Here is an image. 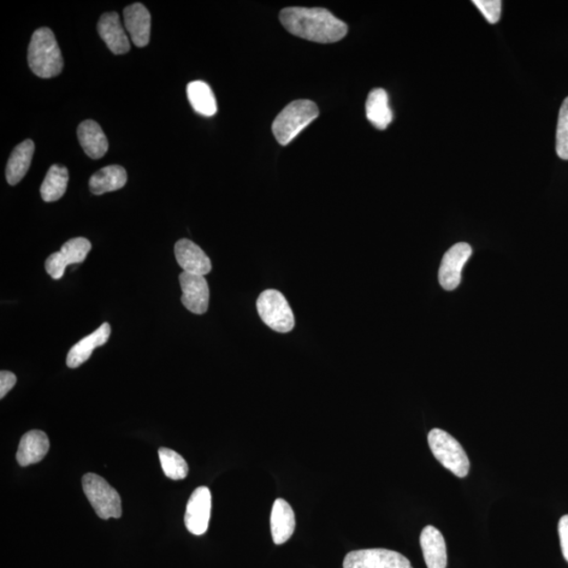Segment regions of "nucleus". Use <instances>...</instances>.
<instances>
[{
    "label": "nucleus",
    "mask_w": 568,
    "mask_h": 568,
    "mask_svg": "<svg viewBox=\"0 0 568 568\" xmlns=\"http://www.w3.org/2000/svg\"><path fill=\"white\" fill-rule=\"evenodd\" d=\"M280 19L289 33L315 43H337L347 34V23L327 9L287 8L280 12Z\"/></svg>",
    "instance_id": "obj_1"
},
{
    "label": "nucleus",
    "mask_w": 568,
    "mask_h": 568,
    "mask_svg": "<svg viewBox=\"0 0 568 568\" xmlns=\"http://www.w3.org/2000/svg\"><path fill=\"white\" fill-rule=\"evenodd\" d=\"M28 62L32 72L40 79H52L62 73V51L49 28H40L34 32L29 45Z\"/></svg>",
    "instance_id": "obj_2"
},
{
    "label": "nucleus",
    "mask_w": 568,
    "mask_h": 568,
    "mask_svg": "<svg viewBox=\"0 0 568 568\" xmlns=\"http://www.w3.org/2000/svg\"><path fill=\"white\" fill-rule=\"evenodd\" d=\"M318 116L319 109L315 103L307 99L296 100L278 114L271 126V131L281 146H288Z\"/></svg>",
    "instance_id": "obj_3"
},
{
    "label": "nucleus",
    "mask_w": 568,
    "mask_h": 568,
    "mask_svg": "<svg viewBox=\"0 0 568 568\" xmlns=\"http://www.w3.org/2000/svg\"><path fill=\"white\" fill-rule=\"evenodd\" d=\"M82 489L99 518L108 520L121 517V496L105 479L96 473L88 472L82 477Z\"/></svg>",
    "instance_id": "obj_4"
},
{
    "label": "nucleus",
    "mask_w": 568,
    "mask_h": 568,
    "mask_svg": "<svg viewBox=\"0 0 568 568\" xmlns=\"http://www.w3.org/2000/svg\"><path fill=\"white\" fill-rule=\"evenodd\" d=\"M429 445L435 458L459 478L470 472V460L460 443L446 430L434 429L429 434Z\"/></svg>",
    "instance_id": "obj_5"
},
{
    "label": "nucleus",
    "mask_w": 568,
    "mask_h": 568,
    "mask_svg": "<svg viewBox=\"0 0 568 568\" xmlns=\"http://www.w3.org/2000/svg\"><path fill=\"white\" fill-rule=\"evenodd\" d=\"M257 311L263 322L278 333H288L295 327L291 306L277 289H266L260 294L257 299Z\"/></svg>",
    "instance_id": "obj_6"
},
{
    "label": "nucleus",
    "mask_w": 568,
    "mask_h": 568,
    "mask_svg": "<svg viewBox=\"0 0 568 568\" xmlns=\"http://www.w3.org/2000/svg\"><path fill=\"white\" fill-rule=\"evenodd\" d=\"M343 568H413L410 560L394 550L371 548L354 550L346 555Z\"/></svg>",
    "instance_id": "obj_7"
},
{
    "label": "nucleus",
    "mask_w": 568,
    "mask_h": 568,
    "mask_svg": "<svg viewBox=\"0 0 568 568\" xmlns=\"http://www.w3.org/2000/svg\"><path fill=\"white\" fill-rule=\"evenodd\" d=\"M92 248L91 242L82 237L70 239L61 251L52 254L46 258V271L53 280H59L70 264L84 263Z\"/></svg>",
    "instance_id": "obj_8"
},
{
    "label": "nucleus",
    "mask_w": 568,
    "mask_h": 568,
    "mask_svg": "<svg viewBox=\"0 0 568 568\" xmlns=\"http://www.w3.org/2000/svg\"><path fill=\"white\" fill-rule=\"evenodd\" d=\"M211 507L212 495L210 489L205 487L195 489L191 497H189L185 514V523L191 534L201 536L208 530Z\"/></svg>",
    "instance_id": "obj_9"
},
{
    "label": "nucleus",
    "mask_w": 568,
    "mask_h": 568,
    "mask_svg": "<svg viewBox=\"0 0 568 568\" xmlns=\"http://www.w3.org/2000/svg\"><path fill=\"white\" fill-rule=\"evenodd\" d=\"M472 247L465 242L455 245L443 256L439 270V282L447 291H454L459 287L461 274L467 260L472 256Z\"/></svg>",
    "instance_id": "obj_10"
},
{
    "label": "nucleus",
    "mask_w": 568,
    "mask_h": 568,
    "mask_svg": "<svg viewBox=\"0 0 568 568\" xmlns=\"http://www.w3.org/2000/svg\"><path fill=\"white\" fill-rule=\"evenodd\" d=\"M180 282L182 291L181 303L186 309L197 315H203L208 311L210 289L205 276L182 271Z\"/></svg>",
    "instance_id": "obj_11"
},
{
    "label": "nucleus",
    "mask_w": 568,
    "mask_h": 568,
    "mask_svg": "<svg viewBox=\"0 0 568 568\" xmlns=\"http://www.w3.org/2000/svg\"><path fill=\"white\" fill-rule=\"evenodd\" d=\"M175 257L186 273L205 276L212 271L210 258L191 240L180 239L176 242Z\"/></svg>",
    "instance_id": "obj_12"
},
{
    "label": "nucleus",
    "mask_w": 568,
    "mask_h": 568,
    "mask_svg": "<svg viewBox=\"0 0 568 568\" xmlns=\"http://www.w3.org/2000/svg\"><path fill=\"white\" fill-rule=\"evenodd\" d=\"M124 26L136 46L150 43L151 14L142 4H133L123 11Z\"/></svg>",
    "instance_id": "obj_13"
},
{
    "label": "nucleus",
    "mask_w": 568,
    "mask_h": 568,
    "mask_svg": "<svg viewBox=\"0 0 568 568\" xmlns=\"http://www.w3.org/2000/svg\"><path fill=\"white\" fill-rule=\"evenodd\" d=\"M100 38L116 55L126 54L129 51V40L121 25V17L116 12L104 13L97 25Z\"/></svg>",
    "instance_id": "obj_14"
},
{
    "label": "nucleus",
    "mask_w": 568,
    "mask_h": 568,
    "mask_svg": "<svg viewBox=\"0 0 568 568\" xmlns=\"http://www.w3.org/2000/svg\"><path fill=\"white\" fill-rule=\"evenodd\" d=\"M110 336L111 325L105 322L100 325V328L93 331L92 334L77 342L76 345L71 348L67 356V365L69 368H79L81 364H84L86 361L91 357L95 348L103 347L108 342Z\"/></svg>",
    "instance_id": "obj_15"
},
{
    "label": "nucleus",
    "mask_w": 568,
    "mask_h": 568,
    "mask_svg": "<svg viewBox=\"0 0 568 568\" xmlns=\"http://www.w3.org/2000/svg\"><path fill=\"white\" fill-rule=\"evenodd\" d=\"M423 557L428 568H447V544L441 531L434 526H425L420 536Z\"/></svg>",
    "instance_id": "obj_16"
},
{
    "label": "nucleus",
    "mask_w": 568,
    "mask_h": 568,
    "mask_svg": "<svg viewBox=\"0 0 568 568\" xmlns=\"http://www.w3.org/2000/svg\"><path fill=\"white\" fill-rule=\"evenodd\" d=\"M49 448V438L43 430H29L21 437L19 451L16 454L17 463L21 466L38 464L46 457Z\"/></svg>",
    "instance_id": "obj_17"
},
{
    "label": "nucleus",
    "mask_w": 568,
    "mask_h": 568,
    "mask_svg": "<svg viewBox=\"0 0 568 568\" xmlns=\"http://www.w3.org/2000/svg\"><path fill=\"white\" fill-rule=\"evenodd\" d=\"M295 514L291 505L281 498L274 502L271 514V531L277 546L286 543L294 534Z\"/></svg>",
    "instance_id": "obj_18"
},
{
    "label": "nucleus",
    "mask_w": 568,
    "mask_h": 568,
    "mask_svg": "<svg viewBox=\"0 0 568 568\" xmlns=\"http://www.w3.org/2000/svg\"><path fill=\"white\" fill-rule=\"evenodd\" d=\"M79 144L88 157L99 159L108 152L109 144L102 127L96 121H85L77 129Z\"/></svg>",
    "instance_id": "obj_19"
},
{
    "label": "nucleus",
    "mask_w": 568,
    "mask_h": 568,
    "mask_svg": "<svg viewBox=\"0 0 568 568\" xmlns=\"http://www.w3.org/2000/svg\"><path fill=\"white\" fill-rule=\"evenodd\" d=\"M35 145L31 139L22 141L12 152L5 169V177L9 185L15 186L26 176L31 165Z\"/></svg>",
    "instance_id": "obj_20"
},
{
    "label": "nucleus",
    "mask_w": 568,
    "mask_h": 568,
    "mask_svg": "<svg viewBox=\"0 0 568 568\" xmlns=\"http://www.w3.org/2000/svg\"><path fill=\"white\" fill-rule=\"evenodd\" d=\"M127 180V171L121 165L112 164L94 173L88 181V187L93 194L103 195L122 188Z\"/></svg>",
    "instance_id": "obj_21"
},
{
    "label": "nucleus",
    "mask_w": 568,
    "mask_h": 568,
    "mask_svg": "<svg viewBox=\"0 0 568 568\" xmlns=\"http://www.w3.org/2000/svg\"><path fill=\"white\" fill-rule=\"evenodd\" d=\"M366 117L378 129H386L393 121V112L389 108L388 93L378 88L369 94L365 104Z\"/></svg>",
    "instance_id": "obj_22"
},
{
    "label": "nucleus",
    "mask_w": 568,
    "mask_h": 568,
    "mask_svg": "<svg viewBox=\"0 0 568 568\" xmlns=\"http://www.w3.org/2000/svg\"><path fill=\"white\" fill-rule=\"evenodd\" d=\"M187 94L192 108L200 115L211 117L217 113V103L211 87L205 81L189 82Z\"/></svg>",
    "instance_id": "obj_23"
},
{
    "label": "nucleus",
    "mask_w": 568,
    "mask_h": 568,
    "mask_svg": "<svg viewBox=\"0 0 568 568\" xmlns=\"http://www.w3.org/2000/svg\"><path fill=\"white\" fill-rule=\"evenodd\" d=\"M69 171L61 164H53L47 171L46 179L41 185V197L46 203H54L61 199L67 191Z\"/></svg>",
    "instance_id": "obj_24"
},
{
    "label": "nucleus",
    "mask_w": 568,
    "mask_h": 568,
    "mask_svg": "<svg viewBox=\"0 0 568 568\" xmlns=\"http://www.w3.org/2000/svg\"><path fill=\"white\" fill-rule=\"evenodd\" d=\"M159 460L163 466L164 475L171 480H182L188 476V466L187 461L173 449L162 447L158 451Z\"/></svg>",
    "instance_id": "obj_25"
},
{
    "label": "nucleus",
    "mask_w": 568,
    "mask_h": 568,
    "mask_svg": "<svg viewBox=\"0 0 568 568\" xmlns=\"http://www.w3.org/2000/svg\"><path fill=\"white\" fill-rule=\"evenodd\" d=\"M555 139H557L555 150H557L558 156L568 161V97L561 105Z\"/></svg>",
    "instance_id": "obj_26"
},
{
    "label": "nucleus",
    "mask_w": 568,
    "mask_h": 568,
    "mask_svg": "<svg viewBox=\"0 0 568 568\" xmlns=\"http://www.w3.org/2000/svg\"><path fill=\"white\" fill-rule=\"evenodd\" d=\"M473 4L480 10L489 23H497L500 20L502 3L500 0H473Z\"/></svg>",
    "instance_id": "obj_27"
},
{
    "label": "nucleus",
    "mask_w": 568,
    "mask_h": 568,
    "mask_svg": "<svg viewBox=\"0 0 568 568\" xmlns=\"http://www.w3.org/2000/svg\"><path fill=\"white\" fill-rule=\"evenodd\" d=\"M17 379L13 372L2 371L0 372V398L4 399L12 388L15 387Z\"/></svg>",
    "instance_id": "obj_28"
},
{
    "label": "nucleus",
    "mask_w": 568,
    "mask_h": 568,
    "mask_svg": "<svg viewBox=\"0 0 568 568\" xmlns=\"http://www.w3.org/2000/svg\"><path fill=\"white\" fill-rule=\"evenodd\" d=\"M558 530L562 554H564L565 560L568 562V514L560 519Z\"/></svg>",
    "instance_id": "obj_29"
}]
</instances>
